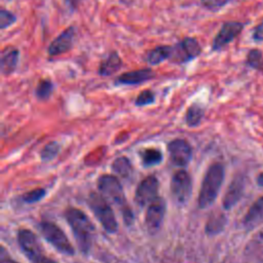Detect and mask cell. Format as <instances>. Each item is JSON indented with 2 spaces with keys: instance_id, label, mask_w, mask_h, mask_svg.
<instances>
[{
  "instance_id": "6da1fadb",
  "label": "cell",
  "mask_w": 263,
  "mask_h": 263,
  "mask_svg": "<svg viewBox=\"0 0 263 263\" xmlns=\"http://www.w3.org/2000/svg\"><path fill=\"white\" fill-rule=\"evenodd\" d=\"M65 216L80 251L86 253L90 249L95 236L92 223L88 217L78 209H69Z\"/></svg>"
},
{
  "instance_id": "7a4b0ae2",
  "label": "cell",
  "mask_w": 263,
  "mask_h": 263,
  "mask_svg": "<svg viewBox=\"0 0 263 263\" xmlns=\"http://www.w3.org/2000/svg\"><path fill=\"white\" fill-rule=\"evenodd\" d=\"M224 180V166L220 162L213 163L206 171L201 183L198 206L205 209L213 204L220 191L221 185Z\"/></svg>"
},
{
  "instance_id": "3957f363",
  "label": "cell",
  "mask_w": 263,
  "mask_h": 263,
  "mask_svg": "<svg viewBox=\"0 0 263 263\" xmlns=\"http://www.w3.org/2000/svg\"><path fill=\"white\" fill-rule=\"evenodd\" d=\"M98 188L101 194L105 196L109 201H112L121 208L125 220L133 219V214L126 204V199L121 183L115 176L104 175L100 177L98 180Z\"/></svg>"
},
{
  "instance_id": "277c9868",
  "label": "cell",
  "mask_w": 263,
  "mask_h": 263,
  "mask_svg": "<svg viewBox=\"0 0 263 263\" xmlns=\"http://www.w3.org/2000/svg\"><path fill=\"white\" fill-rule=\"evenodd\" d=\"M88 205L107 232L114 233L117 230L118 226L114 212L105 196L92 192L88 198Z\"/></svg>"
},
{
  "instance_id": "5b68a950",
  "label": "cell",
  "mask_w": 263,
  "mask_h": 263,
  "mask_svg": "<svg viewBox=\"0 0 263 263\" xmlns=\"http://www.w3.org/2000/svg\"><path fill=\"white\" fill-rule=\"evenodd\" d=\"M42 236L58 251L66 255H73L74 248L64 231L54 223L43 221L38 226Z\"/></svg>"
},
{
  "instance_id": "8992f818",
  "label": "cell",
  "mask_w": 263,
  "mask_h": 263,
  "mask_svg": "<svg viewBox=\"0 0 263 263\" xmlns=\"http://www.w3.org/2000/svg\"><path fill=\"white\" fill-rule=\"evenodd\" d=\"M201 53V46L193 37H185L173 45L170 62L174 64H185Z\"/></svg>"
},
{
  "instance_id": "52a82bcc",
  "label": "cell",
  "mask_w": 263,
  "mask_h": 263,
  "mask_svg": "<svg viewBox=\"0 0 263 263\" xmlns=\"http://www.w3.org/2000/svg\"><path fill=\"white\" fill-rule=\"evenodd\" d=\"M17 240L23 253L32 263H37L43 256H45L44 250L38 237L31 230L29 229L18 230Z\"/></svg>"
},
{
  "instance_id": "ba28073f",
  "label": "cell",
  "mask_w": 263,
  "mask_h": 263,
  "mask_svg": "<svg viewBox=\"0 0 263 263\" xmlns=\"http://www.w3.org/2000/svg\"><path fill=\"white\" fill-rule=\"evenodd\" d=\"M171 191L174 199L179 203H185L190 197L192 191V182L189 174L181 170L177 172L172 179Z\"/></svg>"
},
{
  "instance_id": "9c48e42d",
  "label": "cell",
  "mask_w": 263,
  "mask_h": 263,
  "mask_svg": "<svg viewBox=\"0 0 263 263\" xmlns=\"http://www.w3.org/2000/svg\"><path fill=\"white\" fill-rule=\"evenodd\" d=\"M158 180L155 177L150 176L145 178L136 190L135 200L137 204L145 206L154 201L158 197Z\"/></svg>"
},
{
  "instance_id": "30bf717a",
  "label": "cell",
  "mask_w": 263,
  "mask_h": 263,
  "mask_svg": "<svg viewBox=\"0 0 263 263\" xmlns=\"http://www.w3.org/2000/svg\"><path fill=\"white\" fill-rule=\"evenodd\" d=\"M76 36V28L70 26L65 29L59 36H57L47 47V54L49 57H55L69 51L74 45V39Z\"/></svg>"
},
{
  "instance_id": "8fae6325",
  "label": "cell",
  "mask_w": 263,
  "mask_h": 263,
  "mask_svg": "<svg viewBox=\"0 0 263 263\" xmlns=\"http://www.w3.org/2000/svg\"><path fill=\"white\" fill-rule=\"evenodd\" d=\"M170 159L176 166H185L191 159L192 149L183 139H175L168 144Z\"/></svg>"
},
{
  "instance_id": "7c38bea8",
  "label": "cell",
  "mask_w": 263,
  "mask_h": 263,
  "mask_svg": "<svg viewBox=\"0 0 263 263\" xmlns=\"http://www.w3.org/2000/svg\"><path fill=\"white\" fill-rule=\"evenodd\" d=\"M243 29V25L239 22H226L215 36L212 44L213 50H220L229 44Z\"/></svg>"
},
{
  "instance_id": "4fadbf2b",
  "label": "cell",
  "mask_w": 263,
  "mask_h": 263,
  "mask_svg": "<svg viewBox=\"0 0 263 263\" xmlns=\"http://www.w3.org/2000/svg\"><path fill=\"white\" fill-rule=\"evenodd\" d=\"M165 213V203L159 196L152 201L147 209L146 217H145V223L147 226V229L153 233L160 227L163 216Z\"/></svg>"
},
{
  "instance_id": "5bb4252c",
  "label": "cell",
  "mask_w": 263,
  "mask_h": 263,
  "mask_svg": "<svg viewBox=\"0 0 263 263\" xmlns=\"http://www.w3.org/2000/svg\"><path fill=\"white\" fill-rule=\"evenodd\" d=\"M155 73L151 68H143L128 71L118 76L114 83L117 85H137L154 78Z\"/></svg>"
},
{
  "instance_id": "9a60e30c",
  "label": "cell",
  "mask_w": 263,
  "mask_h": 263,
  "mask_svg": "<svg viewBox=\"0 0 263 263\" xmlns=\"http://www.w3.org/2000/svg\"><path fill=\"white\" fill-rule=\"evenodd\" d=\"M20 50L15 47L8 46L2 49L0 58V70L2 75H10L13 73L18 65Z\"/></svg>"
},
{
  "instance_id": "2e32d148",
  "label": "cell",
  "mask_w": 263,
  "mask_h": 263,
  "mask_svg": "<svg viewBox=\"0 0 263 263\" xmlns=\"http://www.w3.org/2000/svg\"><path fill=\"white\" fill-rule=\"evenodd\" d=\"M243 186L245 185L242 177H235L232 180L223 198V208L225 210H230L238 202L243 192Z\"/></svg>"
},
{
  "instance_id": "e0dca14e",
  "label": "cell",
  "mask_w": 263,
  "mask_h": 263,
  "mask_svg": "<svg viewBox=\"0 0 263 263\" xmlns=\"http://www.w3.org/2000/svg\"><path fill=\"white\" fill-rule=\"evenodd\" d=\"M122 67V61L116 50L110 51L106 58L102 60L99 66L98 73L101 76H111Z\"/></svg>"
},
{
  "instance_id": "ac0fdd59",
  "label": "cell",
  "mask_w": 263,
  "mask_h": 263,
  "mask_svg": "<svg viewBox=\"0 0 263 263\" xmlns=\"http://www.w3.org/2000/svg\"><path fill=\"white\" fill-rule=\"evenodd\" d=\"M173 45H158L148 51L143 57V60L151 66L158 65L163 61L170 60L172 55Z\"/></svg>"
},
{
  "instance_id": "d6986e66",
  "label": "cell",
  "mask_w": 263,
  "mask_h": 263,
  "mask_svg": "<svg viewBox=\"0 0 263 263\" xmlns=\"http://www.w3.org/2000/svg\"><path fill=\"white\" fill-rule=\"evenodd\" d=\"M263 222V196L258 198L249 209L243 218V225L248 228H254Z\"/></svg>"
},
{
  "instance_id": "ffe728a7",
  "label": "cell",
  "mask_w": 263,
  "mask_h": 263,
  "mask_svg": "<svg viewBox=\"0 0 263 263\" xmlns=\"http://www.w3.org/2000/svg\"><path fill=\"white\" fill-rule=\"evenodd\" d=\"M202 117H203V109L199 105L193 104L188 108L185 119H186V123L189 126L193 127L200 123Z\"/></svg>"
},
{
  "instance_id": "44dd1931",
  "label": "cell",
  "mask_w": 263,
  "mask_h": 263,
  "mask_svg": "<svg viewBox=\"0 0 263 263\" xmlns=\"http://www.w3.org/2000/svg\"><path fill=\"white\" fill-rule=\"evenodd\" d=\"M225 222L226 219L223 214H214L210 217L205 226V230L209 234L218 233L223 229Z\"/></svg>"
},
{
  "instance_id": "7402d4cb",
  "label": "cell",
  "mask_w": 263,
  "mask_h": 263,
  "mask_svg": "<svg viewBox=\"0 0 263 263\" xmlns=\"http://www.w3.org/2000/svg\"><path fill=\"white\" fill-rule=\"evenodd\" d=\"M54 89V84L50 79H42L38 82L35 95L39 100H47L52 95Z\"/></svg>"
},
{
  "instance_id": "603a6c76",
  "label": "cell",
  "mask_w": 263,
  "mask_h": 263,
  "mask_svg": "<svg viewBox=\"0 0 263 263\" xmlns=\"http://www.w3.org/2000/svg\"><path fill=\"white\" fill-rule=\"evenodd\" d=\"M113 172L121 177H127L132 172V165L126 157H118L112 164Z\"/></svg>"
},
{
  "instance_id": "cb8c5ba5",
  "label": "cell",
  "mask_w": 263,
  "mask_h": 263,
  "mask_svg": "<svg viewBox=\"0 0 263 263\" xmlns=\"http://www.w3.org/2000/svg\"><path fill=\"white\" fill-rule=\"evenodd\" d=\"M143 163L146 166H151L158 164L162 159V154L156 149H146L141 153Z\"/></svg>"
},
{
  "instance_id": "d4e9b609",
  "label": "cell",
  "mask_w": 263,
  "mask_h": 263,
  "mask_svg": "<svg viewBox=\"0 0 263 263\" xmlns=\"http://www.w3.org/2000/svg\"><path fill=\"white\" fill-rule=\"evenodd\" d=\"M44 195H45V189L36 188L34 190H31V191L23 194L22 200L27 203H32V202H36V201L42 199L44 197Z\"/></svg>"
},
{
  "instance_id": "484cf974",
  "label": "cell",
  "mask_w": 263,
  "mask_h": 263,
  "mask_svg": "<svg viewBox=\"0 0 263 263\" xmlns=\"http://www.w3.org/2000/svg\"><path fill=\"white\" fill-rule=\"evenodd\" d=\"M15 21H16V16L11 11H9L5 8L0 9V28H1V30H4V29L10 27Z\"/></svg>"
},
{
  "instance_id": "4316f807",
  "label": "cell",
  "mask_w": 263,
  "mask_h": 263,
  "mask_svg": "<svg viewBox=\"0 0 263 263\" xmlns=\"http://www.w3.org/2000/svg\"><path fill=\"white\" fill-rule=\"evenodd\" d=\"M155 101V95L152 90L150 89H145L142 92L139 93V96L137 97L135 104L137 106H146V105H150Z\"/></svg>"
},
{
  "instance_id": "83f0119b",
  "label": "cell",
  "mask_w": 263,
  "mask_h": 263,
  "mask_svg": "<svg viewBox=\"0 0 263 263\" xmlns=\"http://www.w3.org/2000/svg\"><path fill=\"white\" fill-rule=\"evenodd\" d=\"M248 64L255 68V69H261L263 67V57L262 53L257 50V49H253L249 52L248 54V59H247Z\"/></svg>"
},
{
  "instance_id": "f1b7e54d",
  "label": "cell",
  "mask_w": 263,
  "mask_h": 263,
  "mask_svg": "<svg viewBox=\"0 0 263 263\" xmlns=\"http://www.w3.org/2000/svg\"><path fill=\"white\" fill-rule=\"evenodd\" d=\"M59 144L57 142L48 143L41 151V157L43 160H50L59 153Z\"/></svg>"
},
{
  "instance_id": "f546056e",
  "label": "cell",
  "mask_w": 263,
  "mask_h": 263,
  "mask_svg": "<svg viewBox=\"0 0 263 263\" xmlns=\"http://www.w3.org/2000/svg\"><path fill=\"white\" fill-rule=\"evenodd\" d=\"M230 0H200V3L208 9H218L226 5Z\"/></svg>"
},
{
  "instance_id": "4dcf8cb0",
  "label": "cell",
  "mask_w": 263,
  "mask_h": 263,
  "mask_svg": "<svg viewBox=\"0 0 263 263\" xmlns=\"http://www.w3.org/2000/svg\"><path fill=\"white\" fill-rule=\"evenodd\" d=\"M253 37L257 41H263V21L255 28Z\"/></svg>"
},
{
  "instance_id": "1f68e13d",
  "label": "cell",
  "mask_w": 263,
  "mask_h": 263,
  "mask_svg": "<svg viewBox=\"0 0 263 263\" xmlns=\"http://www.w3.org/2000/svg\"><path fill=\"white\" fill-rule=\"evenodd\" d=\"M0 263H18L17 261H14L5 251L4 248H1L0 252Z\"/></svg>"
},
{
  "instance_id": "d6a6232c",
  "label": "cell",
  "mask_w": 263,
  "mask_h": 263,
  "mask_svg": "<svg viewBox=\"0 0 263 263\" xmlns=\"http://www.w3.org/2000/svg\"><path fill=\"white\" fill-rule=\"evenodd\" d=\"M65 2L71 10H75L79 6L81 0H65Z\"/></svg>"
},
{
  "instance_id": "836d02e7",
  "label": "cell",
  "mask_w": 263,
  "mask_h": 263,
  "mask_svg": "<svg viewBox=\"0 0 263 263\" xmlns=\"http://www.w3.org/2000/svg\"><path fill=\"white\" fill-rule=\"evenodd\" d=\"M37 263H57V262L53 261V260H51L50 258H47L46 255H45V256H43Z\"/></svg>"
},
{
  "instance_id": "e575fe53",
  "label": "cell",
  "mask_w": 263,
  "mask_h": 263,
  "mask_svg": "<svg viewBox=\"0 0 263 263\" xmlns=\"http://www.w3.org/2000/svg\"><path fill=\"white\" fill-rule=\"evenodd\" d=\"M257 184L261 187H263V173H260L257 177Z\"/></svg>"
},
{
  "instance_id": "d590c367",
  "label": "cell",
  "mask_w": 263,
  "mask_h": 263,
  "mask_svg": "<svg viewBox=\"0 0 263 263\" xmlns=\"http://www.w3.org/2000/svg\"><path fill=\"white\" fill-rule=\"evenodd\" d=\"M121 1H125V0H121Z\"/></svg>"
}]
</instances>
